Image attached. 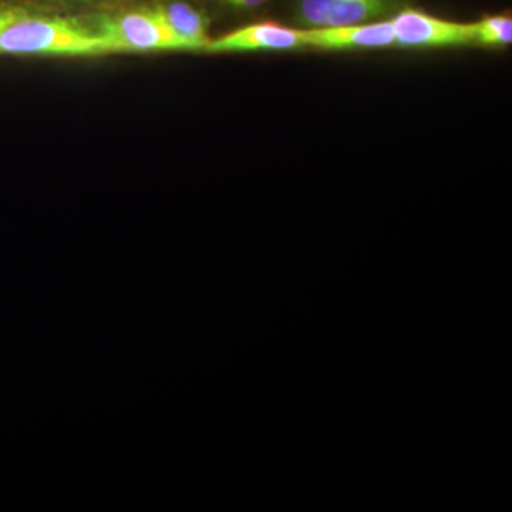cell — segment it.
<instances>
[{"label": "cell", "instance_id": "6da1fadb", "mask_svg": "<svg viewBox=\"0 0 512 512\" xmlns=\"http://www.w3.org/2000/svg\"><path fill=\"white\" fill-rule=\"evenodd\" d=\"M116 52L99 32L67 19L25 16L0 33L3 55L96 56Z\"/></svg>", "mask_w": 512, "mask_h": 512}, {"label": "cell", "instance_id": "52a82bcc", "mask_svg": "<svg viewBox=\"0 0 512 512\" xmlns=\"http://www.w3.org/2000/svg\"><path fill=\"white\" fill-rule=\"evenodd\" d=\"M156 12L191 50H207L211 42L207 32V20L198 10L187 3L171 2L157 6Z\"/></svg>", "mask_w": 512, "mask_h": 512}, {"label": "cell", "instance_id": "5b68a950", "mask_svg": "<svg viewBox=\"0 0 512 512\" xmlns=\"http://www.w3.org/2000/svg\"><path fill=\"white\" fill-rule=\"evenodd\" d=\"M305 47V30L262 22L211 40L210 52H286Z\"/></svg>", "mask_w": 512, "mask_h": 512}, {"label": "cell", "instance_id": "277c9868", "mask_svg": "<svg viewBox=\"0 0 512 512\" xmlns=\"http://www.w3.org/2000/svg\"><path fill=\"white\" fill-rule=\"evenodd\" d=\"M393 0H298L296 19L308 28L359 25L382 20Z\"/></svg>", "mask_w": 512, "mask_h": 512}, {"label": "cell", "instance_id": "7a4b0ae2", "mask_svg": "<svg viewBox=\"0 0 512 512\" xmlns=\"http://www.w3.org/2000/svg\"><path fill=\"white\" fill-rule=\"evenodd\" d=\"M99 33L106 37L116 52L123 50H191L180 39L156 9L138 10L101 22Z\"/></svg>", "mask_w": 512, "mask_h": 512}, {"label": "cell", "instance_id": "ba28073f", "mask_svg": "<svg viewBox=\"0 0 512 512\" xmlns=\"http://www.w3.org/2000/svg\"><path fill=\"white\" fill-rule=\"evenodd\" d=\"M474 43L503 47L512 42V19L507 15L488 16L473 23Z\"/></svg>", "mask_w": 512, "mask_h": 512}, {"label": "cell", "instance_id": "8992f818", "mask_svg": "<svg viewBox=\"0 0 512 512\" xmlns=\"http://www.w3.org/2000/svg\"><path fill=\"white\" fill-rule=\"evenodd\" d=\"M303 30H305V47H313V49H382V47L394 46V32L390 20Z\"/></svg>", "mask_w": 512, "mask_h": 512}, {"label": "cell", "instance_id": "9c48e42d", "mask_svg": "<svg viewBox=\"0 0 512 512\" xmlns=\"http://www.w3.org/2000/svg\"><path fill=\"white\" fill-rule=\"evenodd\" d=\"M25 16H28V12L19 6H0V33Z\"/></svg>", "mask_w": 512, "mask_h": 512}, {"label": "cell", "instance_id": "3957f363", "mask_svg": "<svg viewBox=\"0 0 512 512\" xmlns=\"http://www.w3.org/2000/svg\"><path fill=\"white\" fill-rule=\"evenodd\" d=\"M394 46L458 47L474 43L473 23L453 22L416 9H406L390 19Z\"/></svg>", "mask_w": 512, "mask_h": 512}, {"label": "cell", "instance_id": "30bf717a", "mask_svg": "<svg viewBox=\"0 0 512 512\" xmlns=\"http://www.w3.org/2000/svg\"><path fill=\"white\" fill-rule=\"evenodd\" d=\"M224 5L232 6L238 9H255L264 5L268 0H220Z\"/></svg>", "mask_w": 512, "mask_h": 512}]
</instances>
